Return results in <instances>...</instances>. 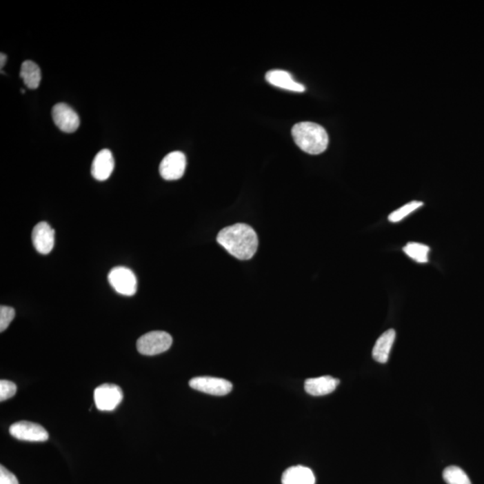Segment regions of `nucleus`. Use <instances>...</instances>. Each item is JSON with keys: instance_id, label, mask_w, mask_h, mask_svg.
<instances>
[{"instance_id": "1", "label": "nucleus", "mask_w": 484, "mask_h": 484, "mask_svg": "<svg viewBox=\"0 0 484 484\" xmlns=\"http://www.w3.org/2000/svg\"><path fill=\"white\" fill-rule=\"evenodd\" d=\"M217 242L240 260L252 258L259 247L258 235L252 227L245 223H236L223 228L218 233Z\"/></svg>"}, {"instance_id": "2", "label": "nucleus", "mask_w": 484, "mask_h": 484, "mask_svg": "<svg viewBox=\"0 0 484 484\" xmlns=\"http://www.w3.org/2000/svg\"><path fill=\"white\" fill-rule=\"evenodd\" d=\"M296 145L310 154H319L327 148L328 134L322 125L313 122H301L292 130Z\"/></svg>"}, {"instance_id": "3", "label": "nucleus", "mask_w": 484, "mask_h": 484, "mask_svg": "<svg viewBox=\"0 0 484 484\" xmlns=\"http://www.w3.org/2000/svg\"><path fill=\"white\" fill-rule=\"evenodd\" d=\"M172 345V337L164 331H152L143 334L137 343V351L143 355L152 356L168 351Z\"/></svg>"}, {"instance_id": "4", "label": "nucleus", "mask_w": 484, "mask_h": 484, "mask_svg": "<svg viewBox=\"0 0 484 484\" xmlns=\"http://www.w3.org/2000/svg\"><path fill=\"white\" fill-rule=\"evenodd\" d=\"M108 280L119 294L133 296L137 292V277L130 269L124 267L113 268L108 276Z\"/></svg>"}, {"instance_id": "5", "label": "nucleus", "mask_w": 484, "mask_h": 484, "mask_svg": "<svg viewBox=\"0 0 484 484\" xmlns=\"http://www.w3.org/2000/svg\"><path fill=\"white\" fill-rule=\"evenodd\" d=\"M123 399V392L119 385L103 384L94 390V402L98 410L110 412L115 410Z\"/></svg>"}, {"instance_id": "6", "label": "nucleus", "mask_w": 484, "mask_h": 484, "mask_svg": "<svg viewBox=\"0 0 484 484\" xmlns=\"http://www.w3.org/2000/svg\"><path fill=\"white\" fill-rule=\"evenodd\" d=\"M9 432L19 441L44 442L49 439V433L40 424L31 421H17L12 424Z\"/></svg>"}, {"instance_id": "7", "label": "nucleus", "mask_w": 484, "mask_h": 484, "mask_svg": "<svg viewBox=\"0 0 484 484\" xmlns=\"http://www.w3.org/2000/svg\"><path fill=\"white\" fill-rule=\"evenodd\" d=\"M190 387L212 396H225L231 392L232 384L226 379L214 376H196L190 379Z\"/></svg>"}, {"instance_id": "8", "label": "nucleus", "mask_w": 484, "mask_h": 484, "mask_svg": "<svg viewBox=\"0 0 484 484\" xmlns=\"http://www.w3.org/2000/svg\"><path fill=\"white\" fill-rule=\"evenodd\" d=\"M187 160L183 152H170L160 164V174L166 181H176L184 175Z\"/></svg>"}, {"instance_id": "9", "label": "nucleus", "mask_w": 484, "mask_h": 484, "mask_svg": "<svg viewBox=\"0 0 484 484\" xmlns=\"http://www.w3.org/2000/svg\"><path fill=\"white\" fill-rule=\"evenodd\" d=\"M52 119L54 123L63 132L74 133L79 128V116L68 104L57 103L52 108Z\"/></svg>"}, {"instance_id": "10", "label": "nucleus", "mask_w": 484, "mask_h": 484, "mask_svg": "<svg viewBox=\"0 0 484 484\" xmlns=\"http://www.w3.org/2000/svg\"><path fill=\"white\" fill-rule=\"evenodd\" d=\"M32 244L35 250L43 255L52 252L55 244V231L46 222L36 224L32 232Z\"/></svg>"}, {"instance_id": "11", "label": "nucleus", "mask_w": 484, "mask_h": 484, "mask_svg": "<svg viewBox=\"0 0 484 484\" xmlns=\"http://www.w3.org/2000/svg\"><path fill=\"white\" fill-rule=\"evenodd\" d=\"M115 161L112 152L109 149H103L95 155L92 164V175L99 181H104L110 178L114 170Z\"/></svg>"}, {"instance_id": "12", "label": "nucleus", "mask_w": 484, "mask_h": 484, "mask_svg": "<svg viewBox=\"0 0 484 484\" xmlns=\"http://www.w3.org/2000/svg\"><path fill=\"white\" fill-rule=\"evenodd\" d=\"M340 383L339 379L330 376H319L305 381V390L314 396H325L336 390Z\"/></svg>"}, {"instance_id": "13", "label": "nucleus", "mask_w": 484, "mask_h": 484, "mask_svg": "<svg viewBox=\"0 0 484 484\" xmlns=\"http://www.w3.org/2000/svg\"><path fill=\"white\" fill-rule=\"evenodd\" d=\"M265 79L270 85L288 91L303 92L305 86L296 82L292 74L283 70H271L265 74Z\"/></svg>"}, {"instance_id": "14", "label": "nucleus", "mask_w": 484, "mask_h": 484, "mask_svg": "<svg viewBox=\"0 0 484 484\" xmlns=\"http://www.w3.org/2000/svg\"><path fill=\"white\" fill-rule=\"evenodd\" d=\"M316 478L310 468L303 465L292 466L283 472V484H315Z\"/></svg>"}, {"instance_id": "15", "label": "nucleus", "mask_w": 484, "mask_h": 484, "mask_svg": "<svg viewBox=\"0 0 484 484\" xmlns=\"http://www.w3.org/2000/svg\"><path fill=\"white\" fill-rule=\"evenodd\" d=\"M396 339V331L390 330L382 334L373 348L372 356L379 363H385L388 361L391 349Z\"/></svg>"}, {"instance_id": "16", "label": "nucleus", "mask_w": 484, "mask_h": 484, "mask_svg": "<svg viewBox=\"0 0 484 484\" xmlns=\"http://www.w3.org/2000/svg\"><path fill=\"white\" fill-rule=\"evenodd\" d=\"M20 77L29 89H36L41 80V68L34 61H26L21 65Z\"/></svg>"}, {"instance_id": "17", "label": "nucleus", "mask_w": 484, "mask_h": 484, "mask_svg": "<svg viewBox=\"0 0 484 484\" xmlns=\"http://www.w3.org/2000/svg\"><path fill=\"white\" fill-rule=\"evenodd\" d=\"M403 252L418 263H427L429 261L428 255L430 248L426 245L417 243V242H409L405 247H403Z\"/></svg>"}, {"instance_id": "18", "label": "nucleus", "mask_w": 484, "mask_h": 484, "mask_svg": "<svg viewBox=\"0 0 484 484\" xmlns=\"http://www.w3.org/2000/svg\"><path fill=\"white\" fill-rule=\"evenodd\" d=\"M443 479L447 484H472L465 472L456 465L447 466L445 469Z\"/></svg>"}, {"instance_id": "19", "label": "nucleus", "mask_w": 484, "mask_h": 484, "mask_svg": "<svg viewBox=\"0 0 484 484\" xmlns=\"http://www.w3.org/2000/svg\"><path fill=\"white\" fill-rule=\"evenodd\" d=\"M423 205V203L420 201L408 203V204L402 206L401 208L397 209V210L391 213L390 216H388V220L392 223L400 222L403 218H405L407 215L412 214V212L416 210V209L420 208L421 206Z\"/></svg>"}, {"instance_id": "20", "label": "nucleus", "mask_w": 484, "mask_h": 484, "mask_svg": "<svg viewBox=\"0 0 484 484\" xmlns=\"http://www.w3.org/2000/svg\"><path fill=\"white\" fill-rule=\"evenodd\" d=\"M16 316L13 307L8 306L0 307V332H4L11 324Z\"/></svg>"}, {"instance_id": "21", "label": "nucleus", "mask_w": 484, "mask_h": 484, "mask_svg": "<svg viewBox=\"0 0 484 484\" xmlns=\"http://www.w3.org/2000/svg\"><path fill=\"white\" fill-rule=\"evenodd\" d=\"M17 390V385L14 382L2 379L0 381V401H6L16 394Z\"/></svg>"}, {"instance_id": "22", "label": "nucleus", "mask_w": 484, "mask_h": 484, "mask_svg": "<svg viewBox=\"0 0 484 484\" xmlns=\"http://www.w3.org/2000/svg\"><path fill=\"white\" fill-rule=\"evenodd\" d=\"M0 484H19L16 475L4 466H0Z\"/></svg>"}, {"instance_id": "23", "label": "nucleus", "mask_w": 484, "mask_h": 484, "mask_svg": "<svg viewBox=\"0 0 484 484\" xmlns=\"http://www.w3.org/2000/svg\"><path fill=\"white\" fill-rule=\"evenodd\" d=\"M8 57L4 53H1V55H0V65H1V68L4 67L6 65V62H7Z\"/></svg>"}]
</instances>
